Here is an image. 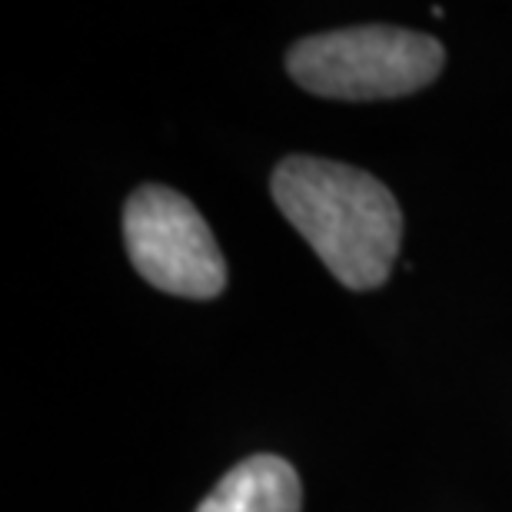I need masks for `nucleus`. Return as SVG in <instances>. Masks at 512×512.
Segmentation results:
<instances>
[{
    "label": "nucleus",
    "mask_w": 512,
    "mask_h": 512,
    "mask_svg": "<svg viewBox=\"0 0 512 512\" xmlns=\"http://www.w3.org/2000/svg\"><path fill=\"white\" fill-rule=\"evenodd\" d=\"M273 200L336 280L350 290L386 283L403 240L396 197L366 170L290 157L273 170Z\"/></svg>",
    "instance_id": "nucleus-1"
},
{
    "label": "nucleus",
    "mask_w": 512,
    "mask_h": 512,
    "mask_svg": "<svg viewBox=\"0 0 512 512\" xmlns=\"http://www.w3.org/2000/svg\"><path fill=\"white\" fill-rule=\"evenodd\" d=\"M443 60L436 37L373 24L303 37L286 54V70L316 97L393 100L433 84Z\"/></svg>",
    "instance_id": "nucleus-2"
},
{
    "label": "nucleus",
    "mask_w": 512,
    "mask_h": 512,
    "mask_svg": "<svg viewBox=\"0 0 512 512\" xmlns=\"http://www.w3.org/2000/svg\"><path fill=\"white\" fill-rule=\"evenodd\" d=\"M124 240L137 273L163 293L213 300L227 286V260L197 207L170 187H140L127 200Z\"/></svg>",
    "instance_id": "nucleus-3"
},
{
    "label": "nucleus",
    "mask_w": 512,
    "mask_h": 512,
    "mask_svg": "<svg viewBox=\"0 0 512 512\" xmlns=\"http://www.w3.org/2000/svg\"><path fill=\"white\" fill-rule=\"evenodd\" d=\"M296 469L280 456H250L220 479L197 512H300Z\"/></svg>",
    "instance_id": "nucleus-4"
}]
</instances>
